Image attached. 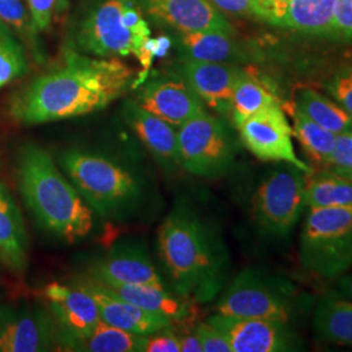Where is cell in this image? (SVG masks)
<instances>
[{"label":"cell","mask_w":352,"mask_h":352,"mask_svg":"<svg viewBox=\"0 0 352 352\" xmlns=\"http://www.w3.org/2000/svg\"><path fill=\"white\" fill-rule=\"evenodd\" d=\"M16 179L28 209L46 231L69 244L88 236L93 228L91 209L47 151L36 144L20 146Z\"/></svg>","instance_id":"3957f363"},{"label":"cell","mask_w":352,"mask_h":352,"mask_svg":"<svg viewBox=\"0 0 352 352\" xmlns=\"http://www.w3.org/2000/svg\"><path fill=\"white\" fill-rule=\"evenodd\" d=\"M208 321L223 333L232 352H294L304 347L294 324L286 321L219 314Z\"/></svg>","instance_id":"8fae6325"},{"label":"cell","mask_w":352,"mask_h":352,"mask_svg":"<svg viewBox=\"0 0 352 352\" xmlns=\"http://www.w3.org/2000/svg\"><path fill=\"white\" fill-rule=\"evenodd\" d=\"M59 338L69 351L142 352L146 336L133 334L111 327L101 320L82 336H74L64 331Z\"/></svg>","instance_id":"603a6c76"},{"label":"cell","mask_w":352,"mask_h":352,"mask_svg":"<svg viewBox=\"0 0 352 352\" xmlns=\"http://www.w3.org/2000/svg\"><path fill=\"white\" fill-rule=\"evenodd\" d=\"M141 10L177 33L221 32L235 36V29L209 0H139Z\"/></svg>","instance_id":"7c38bea8"},{"label":"cell","mask_w":352,"mask_h":352,"mask_svg":"<svg viewBox=\"0 0 352 352\" xmlns=\"http://www.w3.org/2000/svg\"><path fill=\"white\" fill-rule=\"evenodd\" d=\"M0 261L13 273L28 265V235L19 206L10 189L0 182Z\"/></svg>","instance_id":"44dd1931"},{"label":"cell","mask_w":352,"mask_h":352,"mask_svg":"<svg viewBox=\"0 0 352 352\" xmlns=\"http://www.w3.org/2000/svg\"><path fill=\"white\" fill-rule=\"evenodd\" d=\"M340 175L347 176V177H350L352 180V167L349 168V170H346V171H343V173H340Z\"/></svg>","instance_id":"b9f144b4"},{"label":"cell","mask_w":352,"mask_h":352,"mask_svg":"<svg viewBox=\"0 0 352 352\" xmlns=\"http://www.w3.org/2000/svg\"><path fill=\"white\" fill-rule=\"evenodd\" d=\"M177 46L189 60L235 64L245 58L234 36L221 32L177 33Z\"/></svg>","instance_id":"7402d4cb"},{"label":"cell","mask_w":352,"mask_h":352,"mask_svg":"<svg viewBox=\"0 0 352 352\" xmlns=\"http://www.w3.org/2000/svg\"><path fill=\"white\" fill-rule=\"evenodd\" d=\"M241 74L243 69L235 64L189 59H184L182 63V77L189 87L204 104L222 115L231 111L232 93Z\"/></svg>","instance_id":"e0dca14e"},{"label":"cell","mask_w":352,"mask_h":352,"mask_svg":"<svg viewBox=\"0 0 352 352\" xmlns=\"http://www.w3.org/2000/svg\"><path fill=\"white\" fill-rule=\"evenodd\" d=\"M327 90L333 100L352 115V67L340 69L330 78Z\"/></svg>","instance_id":"1f68e13d"},{"label":"cell","mask_w":352,"mask_h":352,"mask_svg":"<svg viewBox=\"0 0 352 352\" xmlns=\"http://www.w3.org/2000/svg\"><path fill=\"white\" fill-rule=\"evenodd\" d=\"M337 289L336 291L340 294V296L352 300V273H346L342 277L337 278Z\"/></svg>","instance_id":"ab89813d"},{"label":"cell","mask_w":352,"mask_h":352,"mask_svg":"<svg viewBox=\"0 0 352 352\" xmlns=\"http://www.w3.org/2000/svg\"><path fill=\"white\" fill-rule=\"evenodd\" d=\"M180 166L200 177H219L235 164V144L225 123L202 111L177 126Z\"/></svg>","instance_id":"9c48e42d"},{"label":"cell","mask_w":352,"mask_h":352,"mask_svg":"<svg viewBox=\"0 0 352 352\" xmlns=\"http://www.w3.org/2000/svg\"><path fill=\"white\" fill-rule=\"evenodd\" d=\"M78 46L98 58H124L133 55L144 67L151 68L153 58L161 50V42L139 37L126 23L123 0H104L91 10L77 33Z\"/></svg>","instance_id":"52a82bcc"},{"label":"cell","mask_w":352,"mask_h":352,"mask_svg":"<svg viewBox=\"0 0 352 352\" xmlns=\"http://www.w3.org/2000/svg\"><path fill=\"white\" fill-rule=\"evenodd\" d=\"M62 164L78 193L101 214L120 210L139 196L136 179L101 154L65 151Z\"/></svg>","instance_id":"8992f818"},{"label":"cell","mask_w":352,"mask_h":352,"mask_svg":"<svg viewBox=\"0 0 352 352\" xmlns=\"http://www.w3.org/2000/svg\"><path fill=\"white\" fill-rule=\"evenodd\" d=\"M89 277L102 283L116 285H144L164 289L149 256L138 245H118L91 266Z\"/></svg>","instance_id":"2e32d148"},{"label":"cell","mask_w":352,"mask_h":352,"mask_svg":"<svg viewBox=\"0 0 352 352\" xmlns=\"http://www.w3.org/2000/svg\"><path fill=\"white\" fill-rule=\"evenodd\" d=\"M292 132L304 151L318 164H327L336 146L337 135L318 126L296 107L292 111Z\"/></svg>","instance_id":"f1b7e54d"},{"label":"cell","mask_w":352,"mask_h":352,"mask_svg":"<svg viewBox=\"0 0 352 352\" xmlns=\"http://www.w3.org/2000/svg\"><path fill=\"white\" fill-rule=\"evenodd\" d=\"M299 263L309 274L337 279L352 269V205L307 209L299 238Z\"/></svg>","instance_id":"5b68a950"},{"label":"cell","mask_w":352,"mask_h":352,"mask_svg":"<svg viewBox=\"0 0 352 352\" xmlns=\"http://www.w3.org/2000/svg\"><path fill=\"white\" fill-rule=\"evenodd\" d=\"M215 8L236 16H251L265 21L264 0H209Z\"/></svg>","instance_id":"d6a6232c"},{"label":"cell","mask_w":352,"mask_h":352,"mask_svg":"<svg viewBox=\"0 0 352 352\" xmlns=\"http://www.w3.org/2000/svg\"><path fill=\"white\" fill-rule=\"evenodd\" d=\"M300 113L327 131L340 135L352 131V115L338 102L316 91L314 89H302L296 98Z\"/></svg>","instance_id":"83f0119b"},{"label":"cell","mask_w":352,"mask_h":352,"mask_svg":"<svg viewBox=\"0 0 352 352\" xmlns=\"http://www.w3.org/2000/svg\"><path fill=\"white\" fill-rule=\"evenodd\" d=\"M279 103L272 87L258 78V76L243 69L231 101V111L234 126H238L250 116L261 111L265 107Z\"/></svg>","instance_id":"4316f807"},{"label":"cell","mask_w":352,"mask_h":352,"mask_svg":"<svg viewBox=\"0 0 352 352\" xmlns=\"http://www.w3.org/2000/svg\"><path fill=\"white\" fill-rule=\"evenodd\" d=\"M352 205V180L331 170L307 176L305 208L325 209Z\"/></svg>","instance_id":"484cf974"},{"label":"cell","mask_w":352,"mask_h":352,"mask_svg":"<svg viewBox=\"0 0 352 352\" xmlns=\"http://www.w3.org/2000/svg\"><path fill=\"white\" fill-rule=\"evenodd\" d=\"M337 0H283L267 10L266 23L309 36H334Z\"/></svg>","instance_id":"d6986e66"},{"label":"cell","mask_w":352,"mask_h":352,"mask_svg":"<svg viewBox=\"0 0 352 352\" xmlns=\"http://www.w3.org/2000/svg\"><path fill=\"white\" fill-rule=\"evenodd\" d=\"M87 289L98 305L103 322L139 336H151L155 331L171 327V321L164 316L148 312L133 302L115 295L100 280L94 278H80L76 280Z\"/></svg>","instance_id":"5bb4252c"},{"label":"cell","mask_w":352,"mask_h":352,"mask_svg":"<svg viewBox=\"0 0 352 352\" xmlns=\"http://www.w3.org/2000/svg\"><path fill=\"white\" fill-rule=\"evenodd\" d=\"M142 352H182L180 340L170 327L146 336Z\"/></svg>","instance_id":"8d00e7d4"},{"label":"cell","mask_w":352,"mask_h":352,"mask_svg":"<svg viewBox=\"0 0 352 352\" xmlns=\"http://www.w3.org/2000/svg\"><path fill=\"white\" fill-rule=\"evenodd\" d=\"M28 72V60L23 45L10 30L0 38V89Z\"/></svg>","instance_id":"4dcf8cb0"},{"label":"cell","mask_w":352,"mask_h":352,"mask_svg":"<svg viewBox=\"0 0 352 352\" xmlns=\"http://www.w3.org/2000/svg\"><path fill=\"white\" fill-rule=\"evenodd\" d=\"M139 106L176 128L205 111V104L183 77L153 81L140 93Z\"/></svg>","instance_id":"9a60e30c"},{"label":"cell","mask_w":352,"mask_h":352,"mask_svg":"<svg viewBox=\"0 0 352 352\" xmlns=\"http://www.w3.org/2000/svg\"><path fill=\"white\" fill-rule=\"evenodd\" d=\"M309 304V298L287 278L250 267L227 286L215 311L231 317L272 318L294 324Z\"/></svg>","instance_id":"277c9868"},{"label":"cell","mask_w":352,"mask_h":352,"mask_svg":"<svg viewBox=\"0 0 352 352\" xmlns=\"http://www.w3.org/2000/svg\"><path fill=\"white\" fill-rule=\"evenodd\" d=\"M334 36L352 41V0H337Z\"/></svg>","instance_id":"74e56055"},{"label":"cell","mask_w":352,"mask_h":352,"mask_svg":"<svg viewBox=\"0 0 352 352\" xmlns=\"http://www.w3.org/2000/svg\"><path fill=\"white\" fill-rule=\"evenodd\" d=\"M265 1V10H266V14H267V10L272 7V6H274V4H278V3H280V1H283V0H264ZM266 14H265V20H266Z\"/></svg>","instance_id":"60d3db41"},{"label":"cell","mask_w":352,"mask_h":352,"mask_svg":"<svg viewBox=\"0 0 352 352\" xmlns=\"http://www.w3.org/2000/svg\"><path fill=\"white\" fill-rule=\"evenodd\" d=\"M128 118L140 141L164 168L175 170L180 166L176 126L135 103L129 107Z\"/></svg>","instance_id":"ffe728a7"},{"label":"cell","mask_w":352,"mask_h":352,"mask_svg":"<svg viewBox=\"0 0 352 352\" xmlns=\"http://www.w3.org/2000/svg\"><path fill=\"white\" fill-rule=\"evenodd\" d=\"M314 329L322 342L352 347V300L337 291L322 295L316 304Z\"/></svg>","instance_id":"cb8c5ba5"},{"label":"cell","mask_w":352,"mask_h":352,"mask_svg":"<svg viewBox=\"0 0 352 352\" xmlns=\"http://www.w3.org/2000/svg\"><path fill=\"white\" fill-rule=\"evenodd\" d=\"M307 174L282 164L263 177L253 196V218L265 235L287 238L305 208Z\"/></svg>","instance_id":"ba28073f"},{"label":"cell","mask_w":352,"mask_h":352,"mask_svg":"<svg viewBox=\"0 0 352 352\" xmlns=\"http://www.w3.org/2000/svg\"><path fill=\"white\" fill-rule=\"evenodd\" d=\"M135 71L118 58L69 52L63 64L14 93L8 115L21 126H38L96 113L131 88Z\"/></svg>","instance_id":"6da1fadb"},{"label":"cell","mask_w":352,"mask_h":352,"mask_svg":"<svg viewBox=\"0 0 352 352\" xmlns=\"http://www.w3.org/2000/svg\"><path fill=\"white\" fill-rule=\"evenodd\" d=\"M7 30H8V29H7L6 26L3 25V24L0 23V38L3 37V34H4Z\"/></svg>","instance_id":"7bdbcfd3"},{"label":"cell","mask_w":352,"mask_h":352,"mask_svg":"<svg viewBox=\"0 0 352 352\" xmlns=\"http://www.w3.org/2000/svg\"><path fill=\"white\" fill-rule=\"evenodd\" d=\"M102 283V282H101ZM115 295L124 299L126 302H133L140 308L164 316L173 321H182L188 316L189 307L187 298L171 292L167 287L158 289L153 286L144 285H116V283H103Z\"/></svg>","instance_id":"d4e9b609"},{"label":"cell","mask_w":352,"mask_h":352,"mask_svg":"<svg viewBox=\"0 0 352 352\" xmlns=\"http://www.w3.org/2000/svg\"><path fill=\"white\" fill-rule=\"evenodd\" d=\"M158 252L177 294L210 302L226 279L227 251L212 227L186 206L177 208L158 230Z\"/></svg>","instance_id":"7a4b0ae2"},{"label":"cell","mask_w":352,"mask_h":352,"mask_svg":"<svg viewBox=\"0 0 352 352\" xmlns=\"http://www.w3.org/2000/svg\"><path fill=\"white\" fill-rule=\"evenodd\" d=\"M33 24L38 32L49 29L59 0H25Z\"/></svg>","instance_id":"d590c367"},{"label":"cell","mask_w":352,"mask_h":352,"mask_svg":"<svg viewBox=\"0 0 352 352\" xmlns=\"http://www.w3.org/2000/svg\"><path fill=\"white\" fill-rule=\"evenodd\" d=\"M0 23L14 37L20 38L30 49L38 52V30L33 24L25 0H0Z\"/></svg>","instance_id":"f546056e"},{"label":"cell","mask_w":352,"mask_h":352,"mask_svg":"<svg viewBox=\"0 0 352 352\" xmlns=\"http://www.w3.org/2000/svg\"><path fill=\"white\" fill-rule=\"evenodd\" d=\"M236 129L244 146L260 161L291 164L307 175L314 173L295 151L292 126L279 103L252 115Z\"/></svg>","instance_id":"30bf717a"},{"label":"cell","mask_w":352,"mask_h":352,"mask_svg":"<svg viewBox=\"0 0 352 352\" xmlns=\"http://www.w3.org/2000/svg\"><path fill=\"white\" fill-rule=\"evenodd\" d=\"M180 340L182 352H202L201 342L199 340L196 331L187 333L183 336H177Z\"/></svg>","instance_id":"f35d334b"},{"label":"cell","mask_w":352,"mask_h":352,"mask_svg":"<svg viewBox=\"0 0 352 352\" xmlns=\"http://www.w3.org/2000/svg\"><path fill=\"white\" fill-rule=\"evenodd\" d=\"M327 170L334 173H343L352 167V131L337 135L336 146L327 164Z\"/></svg>","instance_id":"836d02e7"},{"label":"cell","mask_w":352,"mask_h":352,"mask_svg":"<svg viewBox=\"0 0 352 352\" xmlns=\"http://www.w3.org/2000/svg\"><path fill=\"white\" fill-rule=\"evenodd\" d=\"M58 331L50 316L39 308H0V352L50 351Z\"/></svg>","instance_id":"4fadbf2b"},{"label":"cell","mask_w":352,"mask_h":352,"mask_svg":"<svg viewBox=\"0 0 352 352\" xmlns=\"http://www.w3.org/2000/svg\"><path fill=\"white\" fill-rule=\"evenodd\" d=\"M50 311L64 327V331L82 336L101 321L98 305L88 291L80 285L54 282L43 289Z\"/></svg>","instance_id":"ac0fdd59"},{"label":"cell","mask_w":352,"mask_h":352,"mask_svg":"<svg viewBox=\"0 0 352 352\" xmlns=\"http://www.w3.org/2000/svg\"><path fill=\"white\" fill-rule=\"evenodd\" d=\"M195 331L201 342L202 352H232L223 333L208 320L199 324Z\"/></svg>","instance_id":"e575fe53"}]
</instances>
